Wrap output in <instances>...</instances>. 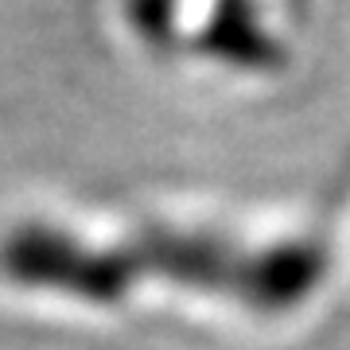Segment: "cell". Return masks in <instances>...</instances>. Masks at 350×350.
<instances>
[{
    "instance_id": "1",
    "label": "cell",
    "mask_w": 350,
    "mask_h": 350,
    "mask_svg": "<svg viewBox=\"0 0 350 350\" xmlns=\"http://www.w3.org/2000/svg\"><path fill=\"white\" fill-rule=\"evenodd\" d=\"M12 269L31 284H51L94 304L121 300L148 280L280 315L323 284L327 253L315 241L245 245L211 230L148 226L109 250H86L63 234H27L12 245Z\"/></svg>"
},
{
    "instance_id": "2",
    "label": "cell",
    "mask_w": 350,
    "mask_h": 350,
    "mask_svg": "<svg viewBox=\"0 0 350 350\" xmlns=\"http://www.w3.org/2000/svg\"><path fill=\"white\" fill-rule=\"evenodd\" d=\"M137 8H133V20H137L140 31H160V27H167V20H172V0H133Z\"/></svg>"
}]
</instances>
